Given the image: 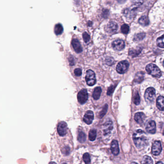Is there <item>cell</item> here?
Listing matches in <instances>:
<instances>
[{
	"instance_id": "obj_28",
	"label": "cell",
	"mask_w": 164,
	"mask_h": 164,
	"mask_svg": "<svg viewBox=\"0 0 164 164\" xmlns=\"http://www.w3.org/2000/svg\"><path fill=\"white\" fill-rule=\"evenodd\" d=\"M83 160L86 164H90V156L88 153H85L83 156Z\"/></svg>"
},
{
	"instance_id": "obj_14",
	"label": "cell",
	"mask_w": 164,
	"mask_h": 164,
	"mask_svg": "<svg viewBox=\"0 0 164 164\" xmlns=\"http://www.w3.org/2000/svg\"><path fill=\"white\" fill-rule=\"evenodd\" d=\"M111 150L115 156H117L119 154V149L118 143L117 140H113L111 144Z\"/></svg>"
},
{
	"instance_id": "obj_37",
	"label": "cell",
	"mask_w": 164,
	"mask_h": 164,
	"mask_svg": "<svg viewBox=\"0 0 164 164\" xmlns=\"http://www.w3.org/2000/svg\"><path fill=\"white\" fill-rule=\"evenodd\" d=\"M126 0H118V1L119 2V3H123L125 2Z\"/></svg>"
},
{
	"instance_id": "obj_7",
	"label": "cell",
	"mask_w": 164,
	"mask_h": 164,
	"mask_svg": "<svg viewBox=\"0 0 164 164\" xmlns=\"http://www.w3.org/2000/svg\"><path fill=\"white\" fill-rule=\"evenodd\" d=\"M162 151V146L161 142L159 141H154L152 147V153L155 156H158Z\"/></svg>"
},
{
	"instance_id": "obj_42",
	"label": "cell",
	"mask_w": 164,
	"mask_h": 164,
	"mask_svg": "<svg viewBox=\"0 0 164 164\" xmlns=\"http://www.w3.org/2000/svg\"><path fill=\"white\" fill-rule=\"evenodd\" d=\"M163 66H164V62H163Z\"/></svg>"
},
{
	"instance_id": "obj_25",
	"label": "cell",
	"mask_w": 164,
	"mask_h": 164,
	"mask_svg": "<svg viewBox=\"0 0 164 164\" xmlns=\"http://www.w3.org/2000/svg\"><path fill=\"white\" fill-rule=\"evenodd\" d=\"M86 139V136L85 133L83 132H79L78 137H77V140L80 141V143H84Z\"/></svg>"
},
{
	"instance_id": "obj_30",
	"label": "cell",
	"mask_w": 164,
	"mask_h": 164,
	"mask_svg": "<svg viewBox=\"0 0 164 164\" xmlns=\"http://www.w3.org/2000/svg\"><path fill=\"white\" fill-rule=\"evenodd\" d=\"M141 52V50H131L129 51V54L131 56L135 57V56H138V55Z\"/></svg>"
},
{
	"instance_id": "obj_19",
	"label": "cell",
	"mask_w": 164,
	"mask_h": 164,
	"mask_svg": "<svg viewBox=\"0 0 164 164\" xmlns=\"http://www.w3.org/2000/svg\"><path fill=\"white\" fill-rule=\"evenodd\" d=\"M144 74L142 71L138 72L136 74L135 77L134 82L137 83H140L144 80Z\"/></svg>"
},
{
	"instance_id": "obj_18",
	"label": "cell",
	"mask_w": 164,
	"mask_h": 164,
	"mask_svg": "<svg viewBox=\"0 0 164 164\" xmlns=\"http://www.w3.org/2000/svg\"><path fill=\"white\" fill-rule=\"evenodd\" d=\"M102 93V89L100 87H97L94 89L93 92V96L95 100H97L100 98Z\"/></svg>"
},
{
	"instance_id": "obj_31",
	"label": "cell",
	"mask_w": 164,
	"mask_h": 164,
	"mask_svg": "<svg viewBox=\"0 0 164 164\" xmlns=\"http://www.w3.org/2000/svg\"><path fill=\"white\" fill-rule=\"evenodd\" d=\"M129 26L127 24H124L121 26V30L122 32L123 33L125 34H127L129 32Z\"/></svg>"
},
{
	"instance_id": "obj_10",
	"label": "cell",
	"mask_w": 164,
	"mask_h": 164,
	"mask_svg": "<svg viewBox=\"0 0 164 164\" xmlns=\"http://www.w3.org/2000/svg\"><path fill=\"white\" fill-rule=\"evenodd\" d=\"M118 29V24L115 22H110L106 27V32L108 33L113 34L117 31Z\"/></svg>"
},
{
	"instance_id": "obj_32",
	"label": "cell",
	"mask_w": 164,
	"mask_h": 164,
	"mask_svg": "<svg viewBox=\"0 0 164 164\" xmlns=\"http://www.w3.org/2000/svg\"><path fill=\"white\" fill-rule=\"evenodd\" d=\"M107 108H108V106L107 104H106L105 106L103 107V108H102V111H101L100 113V118H102L104 116L106 115L107 112Z\"/></svg>"
},
{
	"instance_id": "obj_4",
	"label": "cell",
	"mask_w": 164,
	"mask_h": 164,
	"mask_svg": "<svg viewBox=\"0 0 164 164\" xmlns=\"http://www.w3.org/2000/svg\"><path fill=\"white\" fill-rule=\"evenodd\" d=\"M86 81L88 86H93L96 83V76L94 71L91 70H89L86 72Z\"/></svg>"
},
{
	"instance_id": "obj_41",
	"label": "cell",
	"mask_w": 164,
	"mask_h": 164,
	"mask_svg": "<svg viewBox=\"0 0 164 164\" xmlns=\"http://www.w3.org/2000/svg\"><path fill=\"white\" fill-rule=\"evenodd\" d=\"M163 135H164V131H163Z\"/></svg>"
},
{
	"instance_id": "obj_36",
	"label": "cell",
	"mask_w": 164,
	"mask_h": 164,
	"mask_svg": "<svg viewBox=\"0 0 164 164\" xmlns=\"http://www.w3.org/2000/svg\"><path fill=\"white\" fill-rule=\"evenodd\" d=\"M63 152L65 155H68L70 153V148L68 146H66L63 149Z\"/></svg>"
},
{
	"instance_id": "obj_22",
	"label": "cell",
	"mask_w": 164,
	"mask_h": 164,
	"mask_svg": "<svg viewBox=\"0 0 164 164\" xmlns=\"http://www.w3.org/2000/svg\"><path fill=\"white\" fill-rule=\"evenodd\" d=\"M63 27L62 25L60 24H57L55 25V33L56 35H59L62 33L63 32Z\"/></svg>"
},
{
	"instance_id": "obj_34",
	"label": "cell",
	"mask_w": 164,
	"mask_h": 164,
	"mask_svg": "<svg viewBox=\"0 0 164 164\" xmlns=\"http://www.w3.org/2000/svg\"><path fill=\"white\" fill-rule=\"evenodd\" d=\"M74 74L75 75L77 76H80L82 74V71L81 69L80 68H77L74 70Z\"/></svg>"
},
{
	"instance_id": "obj_2",
	"label": "cell",
	"mask_w": 164,
	"mask_h": 164,
	"mask_svg": "<svg viewBox=\"0 0 164 164\" xmlns=\"http://www.w3.org/2000/svg\"><path fill=\"white\" fill-rule=\"evenodd\" d=\"M146 70L149 74L155 77H160L162 74L159 68L154 64L151 63L146 66Z\"/></svg>"
},
{
	"instance_id": "obj_40",
	"label": "cell",
	"mask_w": 164,
	"mask_h": 164,
	"mask_svg": "<svg viewBox=\"0 0 164 164\" xmlns=\"http://www.w3.org/2000/svg\"><path fill=\"white\" fill-rule=\"evenodd\" d=\"M131 164H137V163H136V162H132V163H131Z\"/></svg>"
},
{
	"instance_id": "obj_35",
	"label": "cell",
	"mask_w": 164,
	"mask_h": 164,
	"mask_svg": "<svg viewBox=\"0 0 164 164\" xmlns=\"http://www.w3.org/2000/svg\"><path fill=\"white\" fill-rule=\"evenodd\" d=\"M115 86H112L110 87L109 88H108L107 90V94L108 95H110L111 94L113 93V91H114L115 88Z\"/></svg>"
},
{
	"instance_id": "obj_24",
	"label": "cell",
	"mask_w": 164,
	"mask_h": 164,
	"mask_svg": "<svg viewBox=\"0 0 164 164\" xmlns=\"http://www.w3.org/2000/svg\"><path fill=\"white\" fill-rule=\"evenodd\" d=\"M97 132L96 130L95 129H92L90 131L89 135V137L90 140L91 141H93L95 140L96 137Z\"/></svg>"
},
{
	"instance_id": "obj_26",
	"label": "cell",
	"mask_w": 164,
	"mask_h": 164,
	"mask_svg": "<svg viewBox=\"0 0 164 164\" xmlns=\"http://www.w3.org/2000/svg\"><path fill=\"white\" fill-rule=\"evenodd\" d=\"M145 36V34L144 33V32L137 34L135 35L134 37V40L135 41H142V40H143Z\"/></svg>"
},
{
	"instance_id": "obj_21",
	"label": "cell",
	"mask_w": 164,
	"mask_h": 164,
	"mask_svg": "<svg viewBox=\"0 0 164 164\" xmlns=\"http://www.w3.org/2000/svg\"><path fill=\"white\" fill-rule=\"evenodd\" d=\"M143 2H144L143 0H134L132 5L131 6V9L132 11H134L138 7L143 5Z\"/></svg>"
},
{
	"instance_id": "obj_12",
	"label": "cell",
	"mask_w": 164,
	"mask_h": 164,
	"mask_svg": "<svg viewBox=\"0 0 164 164\" xmlns=\"http://www.w3.org/2000/svg\"><path fill=\"white\" fill-rule=\"evenodd\" d=\"M113 123L110 120H107L103 125V132L105 135H107L110 133L113 129Z\"/></svg>"
},
{
	"instance_id": "obj_33",
	"label": "cell",
	"mask_w": 164,
	"mask_h": 164,
	"mask_svg": "<svg viewBox=\"0 0 164 164\" xmlns=\"http://www.w3.org/2000/svg\"><path fill=\"white\" fill-rule=\"evenodd\" d=\"M82 36H83V40L86 43L89 41L90 40V36L87 33V32H84Z\"/></svg>"
},
{
	"instance_id": "obj_6",
	"label": "cell",
	"mask_w": 164,
	"mask_h": 164,
	"mask_svg": "<svg viewBox=\"0 0 164 164\" xmlns=\"http://www.w3.org/2000/svg\"><path fill=\"white\" fill-rule=\"evenodd\" d=\"M129 66V63L127 61H123L118 63L117 66V71L118 73L123 74L126 72Z\"/></svg>"
},
{
	"instance_id": "obj_11",
	"label": "cell",
	"mask_w": 164,
	"mask_h": 164,
	"mask_svg": "<svg viewBox=\"0 0 164 164\" xmlns=\"http://www.w3.org/2000/svg\"><path fill=\"white\" fill-rule=\"evenodd\" d=\"M93 119H94V115L93 112L91 111H88L85 114L83 118V120L86 123L90 125L93 123Z\"/></svg>"
},
{
	"instance_id": "obj_17",
	"label": "cell",
	"mask_w": 164,
	"mask_h": 164,
	"mask_svg": "<svg viewBox=\"0 0 164 164\" xmlns=\"http://www.w3.org/2000/svg\"><path fill=\"white\" fill-rule=\"evenodd\" d=\"M156 106L160 111H164V97L159 96L156 100Z\"/></svg>"
},
{
	"instance_id": "obj_29",
	"label": "cell",
	"mask_w": 164,
	"mask_h": 164,
	"mask_svg": "<svg viewBox=\"0 0 164 164\" xmlns=\"http://www.w3.org/2000/svg\"><path fill=\"white\" fill-rule=\"evenodd\" d=\"M133 101L135 104L136 105H139L140 103V98L138 92L135 94L134 96H133Z\"/></svg>"
},
{
	"instance_id": "obj_3",
	"label": "cell",
	"mask_w": 164,
	"mask_h": 164,
	"mask_svg": "<svg viewBox=\"0 0 164 164\" xmlns=\"http://www.w3.org/2000/svg\"><path fill=\"white\" fill-rule=\"evenodd\" d=\"M156 96V90L153 87H149L145 91L144 98L147 102L151 103L153 102Z\"/></svg>"
},
{
	"instance_id": "obj_43",
	"label": "cell",
	"mask_w": 164,
	"mask_h": 164,
	"mask_svg": "<svg viewBox=\"0 0 164 164\" xmlns=\"http://www.w3.org/2000/svg\"><path fill=\"white\" fill-rule=\"evenodd\" d=\"M66 164V163H63V164Z\"/></svg>"
},
{
	"instance_id": "obj_27",
	"label": "cell",
	"mask_w": 164,
	"mask_h": 164,
	"mask_svg": "<svg viewBox=\"0 0 164 164\" xmlns=\"http://www.w3.org/2000/svg\"><path fill=\"white\" fill-rule=\"evenodd\" d=\"M156 43L158 46L160 48H164V35L157 38Z\"/></svg>"
},
{
	"instance_id": "obj_9",
	"label": "cell",
	"mask_w": 164,
	"mask_h": 164,
	"mask_svg": "<svg viewBox=\"0 0 164 164\" xmlns=\"http://www.w3.org/2000/svg\"><path fill=\"white\" fill-rule=\"evenodd\" d=\"M125 42L121 39H117L112 43L113 48L116 50H122L125 48Z\"/></svg>"
},
{
	"instance_id": "obj_13",
	"label": "cell",
	"mask_w": 164,
	"mask_h": 164,
	"mask_svg": "<svg viewBox=\"0 0 164 164\" xmlns=\"http://www.w3.org/2000/svg\"><path fill=\"white\" fill-rule=\"evenodd\" d=\"M146 131L151 134H155L156 132V124L155 121H149L146 127Z\"/></svg>"
},
{
	"instance_id": "obj_1",
	"label": "cell",
	"mask_w": 164,
	"mask_h": 164,
	"mask_svg": "<svg viewBox=\"0 0 164 164\" xmlns=\"http://www.w3.org/2000/svg\"><path fill=\"white\" fill-rule=\"evenodd\" d=\"M133 140L136 146L142 150L147 146L148 138L143 130H137L133 135Z\"/></svg>"
},
{
	"instance_id": "obj_16",
	"label": "cell",
	"mask_w": 164,
	"mask_h": 164,
	"mask_svg": "<svg viewBox=\"0 0 164 164\" xmlns=\"http://www.w3.org/2000/svg\"><path fill=\"white\" fill-rule=\"evenodd\" d=\"M145 115L143 112H138L134 116L135 121L139 124H142L145 120Z\"/></svg>"
},
{
	"instance_id": "obj_20",
	"label": "cell",
	"mask_w": 164,
	"mask_h": 164,
	"mask_svg": "<svg viewBox=\"0 0 164 164\" xmlns=\"http://www.w3.org/2000/svg\"><path fill=\"white\" fill-rule=\"evenodd\" d=\"M139 23L143 26H147L149 24V20L146 16H142L139 20Z\"/></svg>"
},
{
	"instance_id": "obj_5",
	"label": "cell",
	"mask_w": 164,
	"mask_h": 164,
	"mask_svg": "<svg viewBox=\"0 0 164 164\" xmlns=\"http://www.w3.org/2000/svg\"><path fill=\"white\" fill-rule=\"evenodd\" d=\"M77 100L81 104L85 103L88 99V93L87 90L82 89L77 94Z\"/></svg>"
},
{
	"instance_id": "obj_8",
	"label": "cell",
	"mask_w": 164,
	"mask_h": 164,
	"mask_svg": "<svg viewBox=\"0 0 164 164\" xmlns=\"http://www.w3.org/2000/svg\"><path fill=\"white\" fill-rule=\"evenodd\" d=\"M68 125L64 121H61L59 123L57 126V132L59 135L61 136H64L67 134Z\"/></svg>"
},
{
	"instance_id": "obj_15",
	"label": "cell",
	"mask_w": 164,
	"mask_h": 164,
	"mask_svg": "<svg viewBox=\"0 0 164 164\" xmlns=\"http://www.w3.org/2000/svg\"><path fill=\"white\" fill-rule=\"evenodd\" d=\"M72 44L75 51L77 53H80L82 51V48L81 44L77 39H73Z\"/></svg>"
},
{
	"instance_id": "obj_38",
	"label": "cell",
	"mask_w": 164,
	"mask_h": 164,
	"mask_svg": "<svg viewBox=\"0 0 164 164\" xmlns=\"http://www.w3.org/2000/svg\"><path fill=\"white\" fill-rule=\"evenodd\" d=\"M49 164H56V163L55 162H51L49 163Z\"/></svg>"
},
{
	"instance_id": "obj_39",
	"label": "cell",
	"mask_w": 164,
	"mask_h": 164,
	"mask_svg": "<svg viewBox=\"0 0 164 164\" xmlns=\"http://www.w3.org/2000/svg\"><path fill=\"white\" fill-rule=\"evenodd\" d=\"M156 164H164L163 163H162V162H161V161H159V162H157V163H156Z\"/></svg>"
},
{
	"instance_id": "obj_23",
	"label": "cell",
	"mask_w": 164,
	"mask_h": 164,
	"mask_svg": "<svg viewBox=\"0 0 164 164\" xmlns=\"http://www.w3.org/2000/svg\"><path fill=\"white\" fill-rule=\"evenodd\" d=\"M142 164H153V161L150 156H145L142 159Z\"/></svg>"
}]
</instances>
